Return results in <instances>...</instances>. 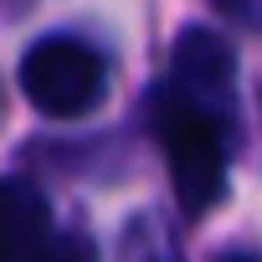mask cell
I'll return each instance as SVG.
<instances>
[{"label": "cell", "instance_id": "6", "mask_svg": "<svg viewBox=\"0 0 262 262\" xmlns=\"http://www.w3.org/2000/svg\"><path fill=\"white\" fill-rule=\"evenodd\" d=\"M216 6H221L226 16H252V6H257V0H216Z\"/></svg>", "mask_w": 262, "mask_h": 262}, {"label": "cell", "instance_id": "5", "mask_svg": "<svg viewBox=\"0 0 262 262\" xmlns=\"http://www.w3.org/2000/svg\"><path fill=\"white\" fill-rule=\"evenodd\" d=\"M31 262H98V247H93V236H52Z\"/></svg>", "mask_w": 262, "mask_h": 262}, {"label": "cell", "instance_id": "7", "mask_svg": "<svg viewBox=\"0 0 262 262\" xmlns=\"http://www.w3.org/2000/svg\"><path fill=\"white\" fill-rule=\"evenodd\" d=\"M221 262H262V257H247V252H231V257H221Z\"/></svg>", "mask_w": 262, "mask_h": 262}, {"label": "cell", "instance_id": "2", "mask_svg": "<svg viewBox=\"0 0 262 262\" xmlns=\"http://www.w3.org/2000/svg\"><path fill=\"white\" fill-rule=\"evenodd\" d=\"M21 93L47 118L93 113L108 93V62L98 47H88L77 36H41L21 57Z\"/></svg>", "mask_w": 262, "mask_h": 262}, {"label": "cell", "instance_id": "1", "mask_svg": "<svg viewBox=\"0 0 262 262\" xmlns=\"http://www.w3.org/2000/svg\"><path fill=\"white\" fill-rule=\"evenodd\" d=\"M149 108H155V134L170 155V180L185 216H206L226 195V128L201 98L180 88H160Z\"/></svg>", "mask_w": 262, "mask_h": 262}, {"label": "cell", "instance_id": "4", "mask_svg": "<svg viewBox=\"0 0 262 262\" xmlns=\"http://www.w3.org/2000/svg\"><path fill=\"white\" fill-rule=\"evenodd\" d=\"M231 67H236V57H231V47L216 31H206V26L180 31V41H175V88L180 93H190V98L226 93L231 88Z\"/></svg>", "mask_w": 262, "mask_h": 262}, {"label": "cell", "instance_id": "3", "mask_svg": "<svg viewBox=\"0 0 262 262\" xmlns=\"http://www.w3.org/2000/svg\"><path fill=\"white\" fill-rule=\"evenodd\" d=\"M47 231H52L47 195L21 175H0V262H31L52 242Z\"/></svg>", "mask_w": 262, "mask_h": 262}]
</instances>
